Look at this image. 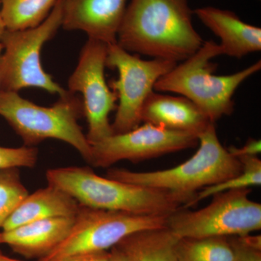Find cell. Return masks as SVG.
<instances>
[{"label":"cell","instance_id":"6da1fadb","mask_svg":"<svg viewBox=\"0 0 261 261\" xmlns=\"http://www.w3.org/2000/svg\"><path fill=\"white\" fill-rule=\"evenodd\" d=\"M189 0H130L117 44L128 53L184 61L204 41L192 24Z\"/></svg>","mask_w":261,"mask_h":261},{"label":"cell","instance_id":"7a4b0ae2","mask_svg":"<svg viewBox=\"0 0 261 261\" xmlns=\"http://www.w3.org/2000/svg\"><path fill=\"white\" fill-rule=\"evenodd\" d=\"M46 178L48 185L91 208L168 216L187 203L183 197L168 192L102 177L88 167L51 168Z\"/></svg>","mask_w":261,"mask_h":261},{"label":"cell","instance_id":"3957f363","mask_svg":"<svg viewBox=\"0 0 261 261\" xmlns=\"http://www.w3.org/2000/svg\"><path fill=\"white\" fill-rule=\"evenodd\" d=\"M197 138V152L176 167L150 172L111 168L106 177L170 192L185 199V208L189 207L202 189L233 177L243 170L241 162L220 142L214 123H211Z\"/></svg>","mask_w":261,"mask_h":261},{"label":"cell","instance_id":"277c9868","mask_svg":"<svg viewBox=\"0 0 261 261\" xmlns=\"http://www.w3.org/2000/svg\"><path fill=\"white\" fill-rule=\"evenodd\" d=\"M223 55L214 41L204 42L195 54L160 78L154 90L181 94L195 104L211 122L215 123L233 111V94L249 77L261 68L260 61L243 70L227 75H216L211 60Z\"/></svg>","mask_w":261,"mask_h":261},{"label":"cell","instance_id":"5b68a950","mask_svg":"<svg viewBox=\"0 0 261 261\" xmlns=\"http://www.w3.org/2000/svg\"><path fill=\"white\" fill-rule=\"evenodd\" d=\"M83 115L82 99L68 90L51 107L38 106L18 92L0 91V116L22 139L24 145L35 147L49 139L63 141L90 163L92 146L78 123Z\"/></svg>","mask_w":261,"mask_h":261},{"label":"cell","instance_id":"8992f818","mask_svg":"<svg viewBox=\"0 0 261 261\" xmlns=\"http://www.w3.org/2000/svg\"><path fill=\"white\" fill-rule=\"evenodd\" d=\"M63 0H58L50 14L35 28L5 30L0 42V91L18 92L35 87L60 97L68 92L43 68L40 54L43 46L62 27Z\"/></svg>","mask_w":261,"mask_h":261},{"label":"cell","instance_id":"52a82bcc","mask_svg":"<svg viewBox=\"0 0 261 261\" xmlns=\"http://www.w3.org/2000/svg\"><path fill=\"white\" fill-rule=\"evenodd\" d=\"M251 190H229L212 196L210 204L198 211L168 215L166 226L178 238L242 236L261 228V205L249 198Z\"/></svg>","mask_w":261,"mask_h":261},{"label":"cell","instance_id":"ba28073f","mask_svg":"<svg viewBox=\"0 0 261 261\" xmlns=\"http://www.w3.org/2000/svg\"><path fill=\"white\" fill-rule=\"evenodd\" d=\"M167 217L99 210L81 205L66 238L39 261H58L78 254L108 251L132 233L166 227Z\"/></svg>","mask_w":261,"mask_h":261},{"label":"cell","instance_id":"9c48e42d","mask_svg":"<svg viewBox=\"0 0 261 261\" xmlns=\"http://www.w3.org/2000/svg\"><path fill=\"white\" fill-rule=\"evenodd\" d=\"M176 65V62L159 58L142 60L117 43L108 44L106 67L118 72V78L110 82V88L119 100L111 124L113 135L126 133L140 126L142 106L153 92L154 84Z\"/></svg>","mask_w":261,"mask_h":261},{"label":"cell","instance_id":"30bf717a","mask_svg":"<svg viewBox=\"0 0 261 261\" xmlns=\"http://www.w3.org/2000/svg\"><path fill=\"white\" fill-rule=\"evenodd\" d=\"M108 44L89 39L81 51L76 68L68 80V91L82 94L84 116L88 123L91 145L113 135L110 113L117 108V94L105 77Z\"/></svg>","mask_w":261,"mask_h":261},{"label":"cell","instance_id":"8fae6325","mask_svg":"<svg viewBox=\"0 0 261 261\" xmlns=\"http://www.w3.org/2000/svg\"><path fill=\"white\" fill-rule=\"evenodd\" d=\"M198 144L197 135L175 132L145 123L123 134H114L92 145L94 167L107 168L118 161L139 163L172 152L192 148Z\"/></svg>","mask_w":261,"mask_h":261},{"label":"cell","instance_id":"7c38bea8","mask_svg":"<svg viewBox=\"0 0 261 261\" xmlns=\"http://www.w3.org/2000/svg\"><path fill=\"white\" fill-rule=\"evenodd\" d=\"M127 0H63L62 27L82 31L89 39L116 44Z\"/></svg>","mask_w":261,"mask_h":261},{"label":"cell","instance_id":"4fadbf2b","mask_svg":"<svg viewBox=\"0 0 261 261\" xmlns=\"http://www.w3.org/2000/svg\"><path fill=\"white\" fill-rule=\"evenodd\" d=\"M193 14L221 39L223 55L240 59L260 51V27L245 23L231 10L207 6L193 10Z\"/></svg>","mask_w":261,"mask_h":261},{"label":"cell","instance_id":"5bb4252c","mask_svg":"<svg viewBox=\"0 0 261 261\" xmlns=\"http://www.w3.org/2000/svg\"><path fill=\"white\" fill-rule=\"evenodd\" d=\"M75 217L40 220L2 231L0 245H8L13 251L27 258L40 260L49 255L66 238Z\"/></svg>","mask_w":261,"mask_h":261},{"label":"cell","instance_id":"9a60e30c","mask_svg":"<svg viewBox=\"0 0 261 261\" xmlns=\"http://www.w3.org/2000/svg\"><path fill=\"white\" fill-rule=\"evenodd\" d=\"M141 121L175 132L198 136L212 122L187 98L152 92L146 99Z\"/></svg>","mask_w":261,"mask_h":261},{"label":"cell","instance_id":"2e32d148","mask_svg":"<svg viewBox=\"0 0 261 261\" xmlns=\"http://www.w3.org/2000/svg\"><path fill=\"white\" fill-rule=\"evenodd\" d=\"M80 207L78 202L66 192L48 185L29 194L5 221L2 231L40 220L75 217Z\"/></svg>","mask_w":261,"mask_h":261},{"label":"cell","instance_id":"e0dca14e","mask_svg":"<svg viewBox=\"0 0 261 261\" xmlns=\"http://www.w3.org/2000/svg\"><path fill=\"white\" fill-rule=\"evenodd\" d=\"M179 238L166 226L142 230L117 244L128 261H176Z\"/></svg>","mask_w":261,"mask_h":261},{"label":"cell","instance_id":"ac0fdd59","mask_svg":"<svg viewBox=\"0 0 261 261\" xmlns=\"http://www.w3.org/2000/svg\"><path fill=\"white\" fill-rule=\"evenodd\" d=\"M58 0H1L5 29L20 31L35 28L50 14Z\"/></svg>","mask_w":261,"mask_h":261},{"label":"cell","instance_id":"d6986e66","mask_svg":"<svg viewBox=\"0 0 261 261\" xmlns=\"http://www.w3.org/2000/svg\"><path fill=\"white\" fill-rule=\"evenodd\" d=\"M233 249L229 237L179 238L176 261H233Z\"/></svg>","mask_w":261,"mask_h":261},{"label":"cell","instance_id":"ffe728a7","mask_svg":"<svg viewBox=\"0 0 261 261\" xmlns=\"http://www.w3.org/2000/svg\"><path fill=\"white\" fill-rule=\"evenodd\" d=\"M238 159L243 166L241 172L224 181L202 189L197 192L189 207L195 205L200 201L221 192L260 186L261 161L258 157L245 156Z\"/></svg>","mask_w":261,"mask_h":261},{"label":"cell","instance_id":"44dd1931","mask_svg":"<svg viewBox=\"0 0 261 261\" xmlns=\"http://www.w3.org/2000/svg\"><path fill=\"white\" fill-rule=\"evenodd\" d=\"M29 195L18 168L0 170V228Z\"/></svg>","mask_w":261,"mask_h":261},{"label":"cell","instance_id":"7402d4cb","mask_svg":"<svg viewBox=\"0 0 261 261\" xmlns=\"http://www.w3.org/2000/svg\"><path fill=\"white\" fill-rule=\"evenodd\" d=\"M38 149L35 147H5L0 146V170L12 168H34L37 164Z\"/></svg>","mask_w":261,"mask_h":261},{"label":"cell","instance_id":"603a6c76","mask_svg":"<svg viewBox=\"0 0 261 261\" xmlns=\"http://www.w3.org/2000/svg\"><path fill=\"white\" fill-rule=\"evenodd\" d=\"M233 249V261H261L260 235L229 237Z\"/></svg>","mask_w":261,"mask_h":261},{"label":"cell","instance_id":"cb8c5ba5","mask_svg":"<svg viewBox=\"0 0 261 261\" xmlns=\"http://www.w3.org/2000/svg\"><path fill=\"white\" fill-rule=\"evenodd\" d=\"M228 150L236 159L245 156H257L261 152V142L260 140L250 139L243 147L240 148L231 147Z\"/></svg>","mask_w":261,"mask_h":261},{"label":"cell","instance_id":"d4e9b609","mask_svg":"<svg viewBox=\"0 0 261 261\" xmlns=\"http://www.w3.org/2000/svg\"><path fill=\"white\" fill-rule=\"evenodd\" d=\"M110 255V251L78 254L64 257L58 261H108Z\"/></svg>","mask_w":261,"mask_h":261},{"label":"cell","instance_id":"484cf974","mask_svg":"<svg viewBox=\"0 0 261 261\" xmlns=\"http://www.w3.org/2000/svg\"><path fill=\"white\" fill-rule=\"evenodd\" d=\"M110 253L111 255L108 261H128L125 254L117 245L111 249Z\"/></svg>","mask_w":261,"mask_h":261},{"label":"cell","instance_id":"4316f807","mask_svg":"<svg viewBox=\"0 0 261 261\" xmlns=\"http://www.w3.org/2000/svg\"><path fill=\"white\" fill-rule=\"evenodd\" d=\"M5 30H6V29H5L4 21H3V16H2L1 0H0V40H1V38L3 37Z\"/></svg>","mask_w":261,"mask_h":261},{"label":"cell","instance_id":"83f0119b","mask_svg":"<svg viewBox=\"0 0 261 261\" xmlns=\"http://www.w3.org/2000/svg\"><path fill=\"white\" fill-rule=\"evenodd\" d=\"M0 261H23L20 260H17V259L12 258L5 255L3 252H0Z\"/></svg>","mask_w":261,"mask_h":261},{"label":"cell","instance_id":"f1b7e54d","mask_svg":"<svg viewBox=\"0 0 261 261\" xmlns=\"http://www.w3.org/2000/svg\"><path fill=\"white\" fill-rule=\"evenodd\" d=\"M3 44H2V43L0 42V55H1V53H3Z\"/></svg>","mask_w":261,"mask_h":261}]
</instances>
